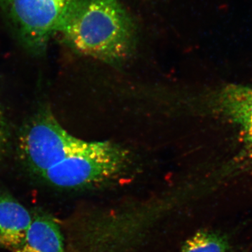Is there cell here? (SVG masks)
Returning <instances> with one entry per match:
<instances>
[{
    "label": "cell",
    "instance_id": "obj_6",
    "mask_svg": "<svg viewBox=\"0 0 252 252\" xmlns=\"http://www.w3.org/2000/svg\"><path fill=\"white\" fill-rule=\"evenodd\" d=\"M14 252H66L59 225L51 215L37 213Z\"/></svg>",
    "mask_w": 252,
    "mask_h": 252
},
{
    "label": "cell",
    "instance_id": "obj_9",
    "mask_svg": "<svg viewBox=\"0 0 252 252\" xmlns=\"http://www.w3.org/2000/svg\"><path fill=\"white\" fill-rule=\"evenodd\" d=\"M7 142V126L4 112L0 107V155L4 152Z\"/></svg>",
    "mask_w": 252,
    "mask_h": 252
},
{
    "label": "cell",
    "instance_id": "obj_4",
    "mask_svg": "<svg viewBox=\"0 0 252 252\" xmlns=\"http://www.w3.org/2000/svg\"><path fill=\"white\" fill-rule=\"evenodd\" d=\"M72 0H0L1 8L28 46L44 49L57 32Z\"/></svg>",
    "mask_w": 252,
    "mask_h": 252
},
{
    "label": "cell",
    "instance_id": "obj_3",
    "mask_svg": "<svg viewBox=\"0 0 252 252\" xmlns=\"http://www.w3.org/2000/svg\"><path fill=\"white\" fill-rule=\"evenodd\" d=\"M85 140L63 128L52 114H39L24 130L20 139L23 160L39 176L80 147Z\"/></svg>",
    "mask_w": 252,
    "mask_h": 252
},
{
    "label": "cell",
    "instance_id": "obj_1",
    "mask_svg": "<svg viewBox=\"0 0 252 252\" xmlns=\"http://www.w3.org/2000/svg\"><path fill=\"white\" fill-rule=\"evenodd\" d=\"M57 33L76 51L105 63L122 62L135 47V25L119 0H72Z\"/></svg>",
    "mask_w": 252,
    "mask_h": 252
},
{
    "label": "cell",
    "instance_id": "obj_7",
    "mask_svg": "<svg viewBox=\"0 0 252 252\" xmlns=\"http://www.w3.org/2000/svg\"><path fill=\"white\" fill-rule=\"evenodd\" d=\"M220 112L240 126L252 147V87L228 86L217 98Z\"/></svg>",
    "mask_w": 252,
    "mask_h": 252
},
{
    "label": "cell",
    "instance_id": "obj_2",
    "mask_svg": "<svg viewBox=\"0 0 252 252\" xmlns=\"http://www.w3.org/2000/svg\"><path fill=\"white\" fill-rule=\"evenodd\" d=\"M129 152L110 142H88L41 177L63 189L89 188L114 180L127 168Z\"/></svg>",
    "mask_w": 252,
    "mask_h": 252
},
{
    "label": "cell",
    "instance_id": "obj_5",
    "mask_svg": "<svg viewBox=\"0 0 252 252\" xmlns=\"http://www.w3.org/2000/svg\"><path fill=\"white\" fill-rule=\"evenodd\" d=\"M26 207L7 194H0V248L14 252L32 220Z\"/></svg>",
    "mask_w": 252,
    "mask_h": 252
},
{
    "label": "cell",
    "instance_id": "obj_8",
    "mask_svg": "<svg viewBox=\"0 0 252 252\" xmlns=\"http://www.w3.org/2000/svg\"><path fill=\"white\" fill-rule=\"evenodd\" d=\"M229 250V240L225 235L212 230H199L186 240L180 252H228Z\"/></svg>",
    "mask_w": 252,
    "mask_h": 252
}]
</instances>
